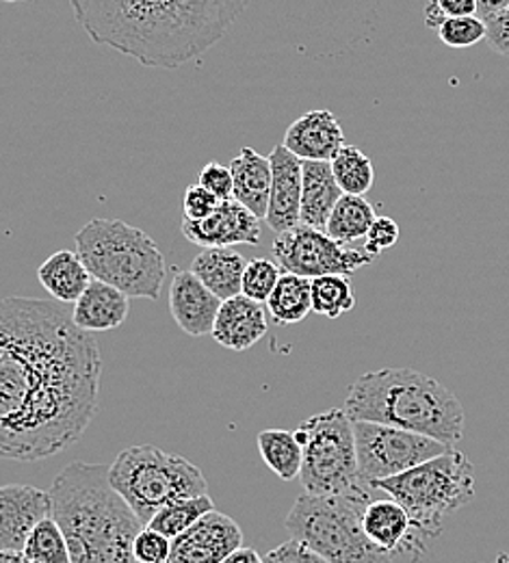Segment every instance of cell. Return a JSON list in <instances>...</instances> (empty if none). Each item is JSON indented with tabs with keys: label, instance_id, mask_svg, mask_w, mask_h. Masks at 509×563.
Listing matches in <instances>:
<instances>
[{
	"label": "cell",
	"instance_id": "cell-1",
	"mask_svg": "<svg viewBox=\"0 0 509 563\" xmlns=\"http://www.w3.org/2000/svg\"><path fill=\"white\" fill-rule=\"evenodd\" d=\"M102 355L66 303L7 297L0 308V453L40 462L98 415Z\"/></svg>",
	"mask_w": 509,
	"mask_h": 563
},
{
	"label": "cell",
	"instance_id": "cell-2",
	"mask_svg": "<svg viewBox=\"0 0 509 563\" xmlns=\"http://www.w3.org/2000/svg\"><path fill=\"white\" fill-rule=\"evenodd\" d=\"M51 496L73 563H137L135 540L146 525L111 486L109 466L73 462L53 482Z\"/></svg>",
	"mask_w": 509,
	"mask_h": 563
},
{
	"label": "cell",
	"instance_id": "cell-3",
	"mask_svg": "<svg viewBox=\"0 0 509 563\" xmlns=\"http://www.w3.org/2000/svg\"><path fill=\"white\" fill-rule=\"evenodd\" d=\"M70 7L96 44L146 68L176 70L202 57L174 0H70Z\"/></svg>",
	"mask_w": 509,
	"mask_h": 563
},
{
	"label": "cell",
	"instance_id": "cell-4",
	"mask_svg": "<svg viewBox=\"0 0 509 563\" xmlns=\"http://www.w3.org/2000/svg\"><path fill=\"white\" fill-rule=\"evenodd\" d=\"M354 422L414 431L453 449L464 433V408L434 377L414 368H381L358 377L345 399Z\"/></svg>",
	"mask_w": 509,
	"mask_h": 563
},
{
	"label": "cell",
	"instance_id": "cell-5",
	"mask_svg": "<svg viewBox=\"0 0 509 563\" xmlns=\"http://www.w3.org/2000/svg\"><path fill=\"white\" fill-rule=\"evenodd\" d=\"M375 488L408 511L412 520L410 562H419L428 553V542L440 536L444 518L475 498V466L464 453L449 449L403 475L375 484Z\"/></svg>",
	"mask_w": 509,
	"mask_h": 563
},
{
	"label": "cell",
	"instance_id": "cell-6",
	"mask_svg": "<svg viewBox=\"0 0 509 563\" xmlns=\"http://www.w3.org/2000/svg\"><path fill=\"white\" fill-rule=\"evenodd\" d=\"M74 243L93 280L107 282L129 297L158 299L165 258L142 228L122 219L96 217L76 232Z\"/></svg>",
	"mask_w": 509,
	"mask_h": 563
},
{
	"label": "cell",
	"instance_id": "cell-7",
	"mask_svg": "<svg viewBox=\"0 0 509 563\" xmlns=\"http://www.w3.org/2000/svg\"><path fill=\"white\" fill-rule=\"evenodd\" d=\"M379 493L375 488H361L334 496L301 494L285 525L292 538L330 563H399L395 555L377 549L364 533V511Z\"/></svg>",
	"mask_w": 509,
	"mask_h": 563
},
{
	"label": "cell",
	"instance_id": "cell-8",
	"mask_svg": "<svg viewBox=\"0 0 509 563\" xmlns=\"http://www.w3.org/2000/svg\"><path fill=\"white\" fill-rule=\"evenodd\" d=\"M109 479L146 527L163 507L209 494V484L196 464L154 444L122 451L109 466Z\"/></svg>",
	"mask_w": 509,
	"mask_h": 563
},
{
	"label": "cell",
	"instance_id": "cell-9",
	"mask_svg": "<svg viewBox=\"0 0 509 563\" xmlns=\"http://www.w3.org/2000/svg\"><path fill=\"white\" fill-rule=\"evenodd\" d=\"M295 438L303 449L299 475L303 493L334 496L370 488L361 482L356 431L345 410H328L306 419L295 429Z\"/></svg>",
	"mask_w": 509,
	"mask_h": 563
},
{
	"label": "cell",
	"instance_id": "cell-10",
	"mask_svg": "<svg viewBox=\"0 0 509 563\" xmlns=\"http://www.w3.org/2000/svg\"><path fill=\"white\" fill-rule=\"evenodd\" d=\"M354 431L361 482L370 488L440 457L451 449L434 438L379 422H354Z\"/></svg>",
	"mask_w": 509,
	"mask_h": 563
},
{
	"label": "cell",
	"instance_id": "cell-11",
	"mask_svg": "<svg viewBox=\"0 0 509 563\" xmlns=\"http://www.w3.org/2000/svg\"><path fill=\"white\" fill-rule=\"evenodd\" d=\"M272 252L285 274H295L308 280L321 276H352L375 261V256H370L364 247L339 243L328 236V232L306 223L276 234Z\"/></svg>",
	"mask_w": 509,
	"mask_h": 563
},
{
	"label": "cell",
	"instance_id": "cell-12",
	"mask_svg": "<svg viewBox=\"0 0 509 563\" xmlns=\"http://www.w3.org/2000/svg\"><path fill=\"white\" fill-rule=\"evenodd\" d=\"M241 547V527L215 509L171 540L169 563H223Z\"/></svg>",
	"mask_w": 509,
	"mask_h": 563
},
{
	"label": "cell",
	"instance_id": "cell-13",
	"mask_svg": "<svg viewBox=\"0 0 509 563\" xmlns=\"http://www.w3.org/2000/svg\"><path fill=\"white\" fill-rule=\"evenodd\" d=\"M53 516V496L33 486L0 490V551L22 553L33 529Z\"/></svg>",
	"mask_w": 509,
	"mask_h": 563
},
{
	"label": "cell",
	"instance_id": "cell-14",
	"mask_svg": "<svg viewBox=\"0 0 509 563\" xmlns=\"http://www.w3.org/2000/svg\"><path fill=\"white\" fill-rule=\"evenodd\" d=\"M182 234L189 243L204 250L232 247V245H258L261 219L247 211L236 200H223L218 211L202 221H182Z\"/></svg>",
	"mask_w": 509,
	"mask_h": 563
},
{
	"label": "cell",
	"instance_id": "cell-15",
	"mask_svg": "<svg viewBox=\"0 0 509 563\" xmlns=\"http://www.w3.org/2000/svg\"><path fill=\"white\" fill-rule=\"evenodd\" d=\"M221 303L223 301L218 295L204 286L191 269L174 272L169 286V312L185 334L193 339L213 334Z\"/></svg>",
	"mask_w": 509,
	"mask_h": 563
},
{
	"label": "cell",
	"instance_id": "cell-16",
	"mask_svg": "<svg viewBox=\"0 0 509 563\" xmlns=\"http://www.w3.org/2000/svg\"><path fill=\"white\" fill-rule=\"evenodd\" d=\"M269 161L274 169V187L265 221L276 234H283L301 223L303 161L289 152L285 143H278L272 150Z\"/></svg>",
	"mask_w": 509,
	"mask_h": 563
},
{
	"label": "cell",
	"instance_id": "cell-17",
	"mask_svg": "<svg viewBox=\"0 0 509 563\" xmlns=\"http://www.w3.org/2000/svg\"><path fill=\"white\" fill-rule=\"evenodd\" d=\"M285 147L301 161L332 163L347 145L345 133L334 113L319 109L297 118L285 133Z\"/></svg>",
	"mask_w": 509,
	"mask_h": 563
},
{
	"label": "cell",
	"instance_id": "cell-18",
	"mask_svg": "<svg viewBox=\"0 0 509 563\" xmlns=\"http://www.w3.org/2000/svg\"><path fill=\"white\" fill-rule=\"evenodd\" d=\"M267 330L269 323L263 303L245 295H236L221 303L211 336L230 352H245L254 347L267 334Z\"/></svg>",
	"mask_w": 509,
	"mask_h": 563
},
{
	"label": "cell",
	"instance_id": "cell-19",
	"mask_svg": "<svg viewBox=\"0 0 509 563\" xmlns=\"http://www.w3.org/2000/svg\"><path fill=\"white\" fill-rule=\"evenodd\" d=\"M178 15L202 55L213 48L247 9L250 0H174Z\"/></svg>",
	"mask_w": 509,
	"mask_h": 563
},
{
	"label": "cell",
	"instance_id": "cell-20",
	"mask_svg": "<svg viewBox=\"0 0 509 563\" xmlns=\"http://www.w3.org/2000/svg\"><path fill=\"white\" fill-rule=\"evenodd\" d=\"M230 172L234 178L232 200L254 212L258 219H265L274 187V169L269 156H263L254 147L245 145L230 163Z\"/></svg>",
	"mask_w": 509,
	"mask_h": 563
},
{
	"label": "cell",
	"instance_id": "cell-21",
	"mask_svg": "<svg viewBox=\"0 0 509 563\" xmlns=\"http://www.w3.org/2000/svg\"><path fill=\"white\" fill-rule=\"evenodd\" d=\"M363 527L366 538L377 549L397 560H410L412 520L401 503L395 498H375L364 511Z\"/></svg>",
	"mask_w": 509,
	"mask_h": 563
},
{
	"label": "cell",
	"instance_id": "cell-22",
	"mask_svg": "<svg viewBox=\"0 0 509 563\" xmlns=\"http://www.w3.org/2000/svg\"><path fill=\"white\" fill-rule=\"evenodd\" d=\"M131 297L107 282L91 280L82 297L74 303V323L85 332H107L124 325L131 310Z\"/></svg>",
	"mask_w": 509,
	"mask_h": 563
},
{
	"label": "cell",
	"instance_id": "cell-23",
	"mask_svg": "<svg viewBox=\"0 0 509 563\" xmlns=\"http://www.w3.org/2000/svg\"><path fill=\"white\" fill-rule=\"evenodd\" d=\"M332 165L321 161H303V185H301V223L323 230L328 228L330 214L343 198Z\"/></svg>",
	"mask_w": 509,
	"mask_h": 563
},
{
	"label": "cell",
	"instance_id": "cell-24",
	"mask_svg": "<svg viewBox=\"0 0 509 563\" xmlns=\"http://www.w3.org/2000/svg\"><path fill=\"white\" fill-rule=\"evenodd\" d=\"M247 263L232 247H211L196 256L191 272L209 286L221 301H228L236 295H243V274Z\"/></svg>",
	"mask_w": 509,
	"mask_h": 563
},
{
	"label": "cell",
	"instance_id": "cell-25",
	"mask_svg": "<svg viewBox=\"0 0 509 563\" xmlns=\"http://www.w3.org/2000/svg\"><path fill=\"white\" fill-rule=\"evenodd\" d=\"M37 278L59 303H76L91 284V274L85 263L70 250H59L46 258L37 269Z\"/></svg>",
	"mask_w": 509,
	"mask_h": 563
},
{
	"label": "cell",
	"instance_id": "cell-26",
	"mask_svg": "<svg viewBox=\"0 0 509 563\" xmlns=\"http://www.w3.org/2000/svg\"><path fill=\"white\" fill-rule=\"evenodd\" d=\"M267 310L278 325L301 323L312 310V280L295 274H283L267 301Z\"/></svg>",
	"mask_w": 509,
	"mask_h": 563
},
{
	"label": "cell",
	"instance_id": "cell-27",
	"mask_svg": "<svg viewBox=\"0 0 509 563\" xmlns=\"http://www.w3.org/2000/svg\"><path fill=\"white\" fill-rule=\"evenodd\" d=\"M258 451L265 464L283 479L292 482L301 475L303 449L295 438V431L287 429H267L258 433Z\"/></svg>",
	"mask_w": 509,
	"mask_h": 563
},
{
	"label": "cell",
	"instance_id": "cell-28",
	"mask_svg": "<svg viewBox=\"0 0 509 563\" xmlns=\"http://www.w3.org/2000/svg\"><path fill=\"white\" fill-rule=\"evenodd\" d=\"M379 214L373 209L364 196H343L328 221V236L339 243H354L358 239H366L370 225Z\"/></svg>",
	"mask_w": 509,
	"mask_h": 563
},
{
	"label": "cell",
	"instance_id": "cell-29",
	"mask_svg": "<svg viewBox=\"0 0 509 563\" xmlns=\"http://www.w3.org/2000/svg\"><path fill=\"white\" fill-rule=\"evenodd\" d=\"M211 511H215V503L209 494L207 496H196V498H185V500H178V503H171V505L163 507L150 520L147 527L163 533L169 540H176L178 536L189 531L198 520H202Z\"/></svg>",
	"mask_w": 509,
	"mask_h": 563
},
{
	"label": "cell",
	"instance_id": "cell-30",
	"mask_svg": "<svg viewBox=\"0 0 509 563\" xmlns=\"http://www.w3.org/2000/svg\"><path fill=\"white\" fill-rule=\"evenodd\" d=\"M330 165L345 196H366L370 191L375 183V169L361 147L345 145Z\"/></svg>",
	"mask_w": 509,
	"mask_h": 563
},
{
	"label": "cell",
	"instance_id": "cell-31",
	"mask_svg": "<svg viewBox=\"0 0 509 563\" xmlns=\"http://www.w3.org/2000/svg\"><path fill=\"white\" fill-rule=\"evenodd\" d=\"M22 553L31 563H73L66 533L53 516L33 529Z\"/></svg>",
	"mask_w": 509,
	"mask_h": 563
},
{
	"label": "cell",
	"instance_id": "cell-32",
	"mask_svg": "<svg viewBox=\"0 0 509 563\" xmlns=\"http://www.w3.org/2000/svg\"><path fill=\"white\" fill-rule=\"evenodd\" d=\"M356 297L352 290L350 276H321L312 280V312L339 319L354 310Z\"/></svg>",
	"mask_w": 509,
	"mask_h": 563
},
{
	"label": "cell",
	"instance_id": "cell-33",
	"mask_svg": "<svg viewBox=\"0 0 509 563\" xmlns=\"http://www.w3.org/2000/svg\"><path fill=\"white\" fill-rule=\"evenodd\" d=\"M280 278L283 274L278 263H272L267 258H254L247 263V269L243 274V295L258 303H267Z\"/></svg>",
	"mask_w": 509,
	"mask_h": 563
},
{
	"label": "cell",
	"instance_id": "cell-34",
	"mask_svg": "<svg viewBox=\"0 0 509 563\" xmlns=\"http://www.w3.org/2000/svg\"><path fill=\"white\" fill-rule=\"evenodd\" d=\"M438 37L449 48H471L488 37L486 22L479 15L466 18H449L440 29Z\"/></svg>",
	"mask_w": 509,
	"mask_h": 563
},
{
	"label": "cell",
	"instance_id": "cell-35",
	"mask_svg": "<svg viewBox=\"0 0 509 563\" xmlns=\"http://www.w3.org/2000/svg\"><path fill=\"white\" fill-rule=\"evenodd\" d=\"M477 15V0H430L425 7V24L440 29L449 18Z\"/></svg>",
	"mask_w": 509,
	"mask_h": 563
},
{
	"label": "cell",
	"instance_id": "cell-36",
	"mask_svg": "<svg viewBox=\"0 0 509 563\" xmlns=\"http://www.w3.org/2000/svg\"><path fill=\"white\" fill-rule=\"evenodd\" d=\"M171 558V540L163 533L146 527L135 540V560L137 563L169 562Z\"/></svg>",
	"mask_w": 509,
	"mask_h": 563
},
{
	"label": "cell",
	"instance_id": "cell-37",
	"mask_svg": "<svg viewBox=\"0 0 509 563\" xmlns=\"http://www.w3.org/2000/svg\"><path fill=\"white\" fill-rule=\"evenodd\" d=\"M399 241V223L392 217H377L375 223L370 225L366 239H364V250L370 256H377Z\"/></svg>",
	"mask_w": 509,
	"mask_h": 563
},
{
	"label": "cell",
	"instance_id": "cell-38",
	"mask_svg": "<svg viewBox=\"0 0 509 563\" xmlns=\"http://www.w3.org/2000/svg\"><path fill=\"white\" fill-rule=\"evenodd\" d=\"M198 185L209 189L221 202L232 200L234 196V178H232L230 165H221L218 161H211L209 165H204V169L200 172Z\"/></svg>",
	"mask_w": 509,
	"mask_h": 563
},
{
	"label": "cell",
	"instance_id": "cell-39",
	"mask_svg": "<svg viewBox=\"0 0 509 563\" xmlns=\"http://www.w3.org/2000/svg\"><path fill=\"white\" fill-rule=\"evenodd\" d=\"M219 205H221V200H218L209 189H204L202 185H191L185 191V200H182L185 219L202 221L218 211Z\"/></svg>",
	"mask_w": 509,
	"mask_h": 563
},
{
	"label": "cell",
	"instance_id": "cell-40",
	"mask_svg": "<svg viewBox=\"0 0 509 563\" xmlns=\"http://www.w3.org/2000/svg\"><path fill=\"white\" fill-rule=\"evenodd\" d=\"M263 560L265 563H330L297 538H291L289 542L276 547Z\"/></svg>",
	"mask_w": 509,
	"mask_h": 563
},
{
	"label": "cell",
	"instance_id": "cell-41",
	"mask_svg": "<svg viewBox=\"0 0 509 563\" xmlns=\"http://www.w3.org/2000/svg\"><path fill=\"white\" fill-rule=\"evenodd\" d=\"M486 22L488 29V44L495 53H499L501 57H509V7L490 15Z\"/></svg>",
	"mask_w": 509,
	"mask_h": 563
},
{
	"label": "cell",
	"instance_id": "cell-42",
	"mask_svg": "<svg viewBox=\"0 0 509 563\" xmlns=\"http://www.w3.org/2000/svg\"><path fill=\"white\" fill-rule=\"evenodd\" d=\"M509 0H477V15L482 20H488L490 15L508 9Z\"/></svg>",
	"mask_w": 509,
	"mask_h": 563
},
{
	"label": "cell",
	"instance_id": "cell-43",
	"mask_svg": "<svg viewBox=\"0 0 509 563\" xmlns=\"http://www.w3.org/2000/svg\"><path fill=\"white\" fill-rule=\"evenodd\" d=\"M223 563H265V560L254 549L241 547L239 551H234Z\"/></svg>",
	"mask_w": 509,
	"mask_h": 563
},
{
	"label": "cell",
	"instance_id": "cell-44",
	"mask_svg": "<svg viewBox=\"0 0 509 563\" xmlns=\"http://www.w3.org/2000/svg\"><path fill=\"white\" fill-rule=\"evenodd\" d=\"M0 563H31L26 558H24V553H0Z\"/></svg>",
	"mask_w": 509,
	"mask_h": 563
},
{
	"label": "cell",
	"instance_id": "cell-45",
	"mask_svg": "<svg viewBox=\"0 0 509 563\" xmlns=\"http://www.w3.org/2000/svg\"><path fill=\"white\" fill-rule=\"evenodd\" d=\"M4 2H22V0H4Z\"/></svg>",
	"mask_w": 509,
	"mask_h": 563
},
{
	"label": "cell",
	"instance_id": "cell-46",
	"mask_svg": "<svg viewBox=\"0 0 509 563\" xmlns=\"http://www.w3.org/2000/svg\"><path fill=\"white\" fill-rule=\"evenodd\" d=\"M161 563H169V562H161Z\"/></svg>",
	"mask_w": 509,
	"mask_h": 563
}]
</instances>
